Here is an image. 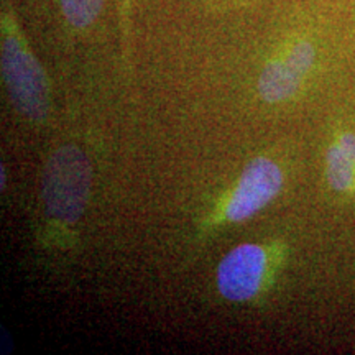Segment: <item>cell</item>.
Returning <instances> with one entry per match:
<instances>
[{
  "instance_id": "obj_1",
  "label": "cell",
  "mask_w": 355,
  "mask_h": 355,
  "mask_svg": "<svg viewBox=\"0 0 355 355\" xmlns=\"http://www.w3.org/2000/svg\"><path fill=\"white\" fill-rule=\"evenodd\" d=\"M0 64L15 109L30 121L43 122L50 114V83L12 12L6 8L2 12Z\"/></svg>"
},
{
  "instance_id": "obj_2",
  "label": "cell",
  "mask_w": 355,
  "mask_h": 355,
  "mask_svg": "<svg viewBox=\"0 0 355 355\" xmlns=\"http://www.w3.org/2000/svg\"><path fill=\"white\" fill-rule=\"evenodd\" d=\"M92 184V166L76 145H63L50 155L43 171L42 196L46 214L73 225L86 212Z\"/></svg>"
},
{
  "instance_id": "obj_3",
  "label": "cell",
  "mask_w": 355,
  "mask_h": 355,
  "mask_svg": "<svg viewBox=\"0 0 355 355\" xmlns=\"http://www.w3.org/2000/svg\"><path fill=\"white\" fill-rule=\"evenodd\" d=\"M283 183L285 176L273 159L265 157L252 159L235 184L224 217L234 224L248 220L278 196Z\"/></svg>"
},
{
  "instance_id": "obj_4",
  "label": "cell",
  "mask_w": 355,
  "mask_h": 355,
  "mask_svg": "<svg viewBox=\"0 0 355 355\" xmlns=\"http://www.w3.org/2000/svg\"><path fill=\"white\" fill-rule=\"evenodd\" d=\"M316 48L308 40H296L263 66L259 76V94L268 104L296 96L301 84L313 69Z\"/></svg>"
},
{
  "instance_id": "obj_5",
  "label": "cell",
  "mask_w": 355,
  "mask_h": 355,
  "mask_svg": "<svg viewBox=\"0 0 355 355\" xmlns=\"http://www.w3.org/2000/svg\"><path fill=\"white\" fill-rule=\"evenodd\" d=\"M266 252L257 243H242L222 259L217 268V290L234 303L252 300L260 291L266 270Z\"/></svg>"
},
{
  "instance_id": "obj_6",
  "label": "cell",
  "mask_w": 355,
  "mask_h": 355,
  "mask_svg": "<svg viewBox=\"0 0 355 355\" xmlns=\"http://www.w3.org/2000/svg\"><path fill=\"white\" fill-rule=\"evenodd\" d=\"M326 176L337 193H347L355 184V159L337 141L327 150Z\"/></svg>"
},
{
  "instance_id": "obj_7",
  "label": "cell",
  "mask_w": 355,
  "mask_h": 355,
  "mask_svg": "<svg viewBox=\"0 0 355 355\" xmlns=\"http://www.w3.org/2000/svg\"><path fill=\"white\" fill-rule=\"evenodd\" d=\"M61 15L71 30L84 32L101 17L104 0H58Z\"/></svg>"
},
{
  "instance_id": "obj_8",
  "label": "cell",
  "mask_w": 355,
  "mask_h": 355,
  "mask_svg": "<svg viewBox=\"0 0 355 355\" xmlns=\"http://www.w3.org/2000/svg\"><path fill=\"white\" fill-rule=\"evenodd\" d=\"M337 144L343 146L345 152H347L350 157L355 159V133H352V132L340 133L339 139H337Z\"/></svg>"
},
{
  "instance_id": "obj_9",
  "label": "cell",
  "mask_w": 355,
  "mask_h": 355,
  "mask_svg": "<svg viewBox=\"0 0 355 355\" xmlns=\"http://www.w3.org/2000/svg\"><path fill=\"white\" fill-rule=\"evenodd\" d=\"M119 2V12H121L122 19V28L127 37V24H128V13H130V0H117Z\"/></svg>"
},
{
  "instance_id": "obj_10",
  "label": "cell",
  "mask_w": 355,
  "mask_h": 355,
  "mask_svg": "<svg viewBox=\"0 0 355 355\" xmlns=\"http://www.w3.org/2000/svg\"><path fill=\"white\" fill-rule=\"evenodd\" d=\"M6 180H7L6 166L2 165V168H0V184H2V189H6Z\"/></svg>"
}]
</instances>
